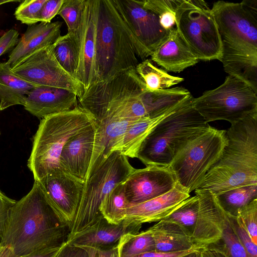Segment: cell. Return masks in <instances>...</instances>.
Instances as JSON below:
<instances>
[{
  "mask_svg": "<svg viewBox=\"0 0 257 257\" xmlns=\"http://www.w3.org/2000/svg\"><path fill=\"white\" fill-rule=\"evenodd\" d=\"M0 135H1V132H0Z\"/></svg>",
  "mask_w": 257,
  "mask_h": 257,
  "instance_id": "obj_50",
  "label": "cell"
},
{
  "mask_svg": "<svg viewBox=\"0 0 257 257\" xmlns=\"http://www.w3.org/2000/svg\"><path fill=\"white\" fill-rule=\"evenodd\" d=\"M199 248L202 247L194 248L188 250L171 252H161L154 250L142 253L134 257H182Z\"/></svg>",
  "mask_w": 257,
  "mask_h": 257,
  "instance_id": "obj_44",
  "label": "cell"
},
{
  "mask_svg": "<svg viewBox=\"0 0 257 257\" xmlns=\"http://www.w3.org/2000/svg\"><path fill=\"white\" fill-rule=\"evenodd\" d=\"M135 169L127 157L115 151L89 176L84 183L68 239L102 216L99 206L104 197L116 185L123 182Z\"/></svg>",
  "mask_w": 257,
  "mask_h": 257,
  "instance_id": "obj_10",
  "label": "cell"
},
{
  "mask_svg": "<svg viewBox=\"0 0 257 257\" xmlns=\"http://www.w3.org/2000/svg\"><path fill=\"white\" fill-rule=\"evenodd\" d=\"M55 257H89L87 251L82 247L67 242L61 247Z\"/></svg>",
  "mask_w": 257,
  "mask_h": 257,
  "instance_id": "obj_43",
  "label": "cell"
},
{
  "mask_svg": "<svg viewBox=\"0 0 257 257\" xmlns=\"http://www.w3.org/2000/svg\"><path fill=\"white\" fill-rule=\"evenodd\" d=\"M176 28L198 60H219L221 44L211 9L202 0H179Z\"/></svg>",
  "mask_w": 257,
  "mask_h": 257,
  "instance_id": "obj_11",
  "label": "cell"
},
{
  "mask_svg": "<svg viewBox=\"0 0 257 257\" xmlns=\"http://www.w3.org/2000/svg\"><path fill=\"white\" fill-rule=\"evenodd\" d=\"M226 144L217 162L197 189L217 195L229 190L257 185V112L231 124Z\"/></svg>",
  "mask_w": 257,
  "mask_h": 257,
  "instance_id": "obj_4",
  "label": "cell"
},
{
  "mask_svg": "<svg viewBox=\"0 0 257 257\" xmlns=\"http://www.w3.org/2000/svg\"><path fill=\"white\" fill-rule=\"evenodd\" d=\"M37 182L61 220L71 227L84 182L61 170L48 174Z\"/></svg>",
  "mask_w": 257,
  "mask_h": 257,
  "instance_id": "obj_15",
  "label": "cell"
},
{
  "mask_svg": "<svg viewBox=\"0 0 257 257\" xmlns=\"http://www.w3.org/2000/svg\"><path fill=\"white\" fill-rule=\"evenodd\" d=\"M193 99L162 120L143 142L137 158L146 166L169 167L185 145L209 127L193 107Z\"/></svg>",
  "mask_w": 257,
  "mask_h": 257,
  "instance_id": "obj_7",
  "label": "cell"
},
{
  "mask_svg": "<svg viewBox=\"0 0 257 257\" xmlns=\"http://www.w3.org/2000/svg\"><path fill=\"white\" fill-rule=\"evenodd\" d=\"M148 230L157 251L171 252L201 247L195 245L184 229L173 222L162 220Z\"/></svg>",
  "mask_w": 257,
  "mask_h": 257,
  "instance_id": "obj_27",
  "label": "cell"
},
{
  "mask_svg": "<svg viewBox=\"0 0 257 257\" xmlns=\"http://www.w3.org/2000/svg\"><path fill=\"white\" fill-rule=\"evenodd\" d=\"M226 131L211 126L190 140L169 165L177 182L189 193L199 187L220 158L226 144Z\"/></svg>",
  "mask_w": 257,
  "mask_h": 257,
  "instance_id": "obj_9",
  "label": "cell"
},
{
  "mask_svg": "<svg viewBox=\"0 0 257 257\" xmlns=\"http://www.w3.org/2000/svg\"><path fill=\"white\" fill-rule=\"evenodd\" d=\"M70 225L63 221L37 182L11 208L1 245L12 248L22 257L34 251L62 246Z\"/></svg>",
  "mask_w": 257,
  "mask_h": 257,
  "instance_id": "obj_2",
  "label": "cell"
},
{
  "mask_svg": "<svg viewBox=\"0 0 257 257\" xmlns=\"http://www.w3.org/2000/svg\"><path fill=\"white\" fill-rule=\"evenodd\" d=\"M12 70L22 78L39 86L70 91L78 99L85 91L83 85L60 65L53 44L38 50Z\"/></svg>",
  "mask_w": 257,
  "mask_h": 257,
  "instance_id": "obj_13",
  "label": "cell"
},
{
  "mask_svg": "<svg viewBox=\"0 0 257 257\" xmlns=\"http://www.w3.org/2000/svg\"><path fill=\"white\" fill-rule=\"evenodd\" d=\"M193 98L192 95L160 114L135 120L118 140L112 151H118L127 157L137 158L142 144L155 127L165 118Z\"/></svg>",
  "mask_w": 257,
  "mask_h": 257,
  "instance_id": "obj_25",
  "label": "cell"
},
{
  "mask_svg": "<svg viewBox=\"0 0 257 257\" xmlns=\"http://www.w3.org/2000/svg\"><path fill=\"white\" fill-rule=\"evenodd\" d=\"M85 0H64L58 14L65 21L68 33L74 32L79 27Z\"/></svg>",
  "mask_w": 257,
  "mask_h": 257,
  "instance_id": "obj_35",
  "label": "cell"
},
{
  "mask_svg": "<svg viewBox=\"0 0 257 257\" xmlns=\"http://www.w3.org/2000/svg\"><path fill=\"white\" fill-rule=\"evenodd\" d=\"M0 246H1V245H0Z\"/></svg>",
  "mask_w": 257,
  "mask_h": 257,
  "instance_id": "obj_51",
  "label": "cell"
},
{
  "mask_svg": "<svg viewBox=\"0 0 257 257\" xmlns=\"http://www.w3.org/2000/svg\"><path fill=\"white\" fill-rule=\"evenodd\" d=\"M19 33L15 29H11L5 32L0 37V57L11 52L19 42Z\"/></svg>",
  "mask_w": 257,
  "mask_h": 257,
  "instance_id": "obj_40",
  "label": "cell"
},
{
  "mask_svg": "<svg viewBox=\"0 0 257 257\" xmlns=\"http://www.w3.org/2000/svg\"><path fill=\"white\" fill-rule=\"evenodd\" d=\"M192 104L207 122L224 120L232 124L257 112V93L243 81L228 75L217 88L193 98Z\"/></svg>",
  "mask_w": 257,
  "mask_h": 257,
  "instance_id": "obj_12",
  "label": "cell"
},
{
  "mask_svg": "<svg viewBox=\"0 0 257 257\" xmlns=\"http://www.w3.org/2000/svg\"><path fill=\"white\" fill-rule=\"evenodd\" d=\"M0 257H20L17 255L11 247L8 246H0Z\"/></svg>",
  "mask_w": 257,
  "mask_h": 257,
  "instance_id": "obj_47",
  "label": "cell"
},
{
  "mask_svg": "<svg viewBox=\"0 0 257 257\" xmlns=\"http://www.w3.org/2000/svg\"><path fill=\"white\" fill-rule=\"evenodd\" d=\"M39 86L15 74L7 61L0 62V111L24 105L30 92Z\"/></svg>",
  "mask_w": 257,
  "mask_h": 257,
  "instance_id": "obj_26",
  "label": "cell"
},
{
  "mask_svg": "<svg viewBox=\"0 0 257 257\" xmlns=\"http://www.w3.org/2000/svg\"><path fill=\"white\" fill-rule=\"evenodd\" d=\"M238 217L257 245V199L250 202L238 213Z\"/></svg>",
  "mask_w": 257,
  "mask_h": 257,
  "instance_id": "obj_37",
  "label": "cell"
},
{
  "mask_svg": "<svg viewBox=\"0 0 257 257\" xmlns=\"http://www.w3.org/2000/svg\"><path fill=\"white\" fill-rule=\"evenodd\" d=\"M16 202V201L8 197L0 190V245L10 210Z\"/></svg>",
  "mask_w": 257,
  "mask_h": 257,
  "instance_id": "obj_41",
  "label": "cell"
},
{
  "mask_svg": "<svg viewBox=\"0 0 257 257\" xmlns=\"http://www.w3.org/2000/svg\"><path fill=\"white\" fill-rule=\"evenodd\" d=\"M122 183L130 204H136L168 192L177 182L169 167L149 166L135 169Z\"/></svg>",
  "mask_w": 257,
  "mask_h": 257,
  "instance_id": "obj_16",
  "label": "cell"
},
{
  "mask_svg": "<svg viewBox=\"0 0 257 257\" xmlns=\"http://www.w3.org/2000/svg\"><path fill=\"white\" fill-rule=\"evenodd\" d=\"M195 193L162 220L178 224L195 245L204 247L220 238L226 214L212 192L196 189Z\"/></svg>",
  "mask_w": 257,
  "mask_h": 257,
  "instance_id": "obj_8",
  "label": "cell"
},
{
  "mask_svg": "<svg viewBox=\"0 0 257 257\" xmlns=\"http://www.w3.org/2000/svg\"><path fill=\"white\" fill-rule=\"evenodd\" d=\"M61 246L39 250L22 257H55Z\"/></svg>",
  "mask_w": 257,
  "mask_h": 257,
  "instance_id": "obj_45",
  "label": "cell"
},
{
  "mask_svg": "<svg viewBox=\"0 0 257 257\" xmlns=\"http://www.w3.org/2000/svg\"><path fill=\"white\" fill-rule=\"evenodd\" d=\"M118 246L120 257H134L155 250L154 240L148 229L124 235L120 240Z\"/></svg>",
  "mask_w": 257,
  "mask_h": 257,
  "instance_id": "obj_31",
  "label": "cell"
},
{
  "mask_svg": "<svg viewBox=\"0 0 257 257\" xmlns=\"http://www.w3.org/2000/svg\"><path fill=\"white\" fill-rule=\"evenodd\" d=\"M46 0L23 1L14 13L16 19L23 24L29 25L40 22V13Z\"/></svg>",
  "mask_w": 257,
  "mask_h": 257,
  "instance_id": "obj_36",
  "label": "cell"
},
{
  "mask_svg": "<svg viewBox=\"0 0 257 257\" xmlns=\"http://www.w3.org/2000/svg\"><path fill=\"white\" fill-rule=\"evenodd\" d=\"M186 97V90L179 86L147 91L133 69L92 84L78 100L98 122L108 115L132 120L157 115Z\"/></svg>",
  "mask_w": 257,
  "mask_h": 257,
  "instance_id": "obj_1",
  "label": "cell"
},
{
  "mask_svg": "<svg viewBox=\"0 0 257 257\" xmlns=\"http://www.w3.org/2000/svg\"><path fill=\"white\" fill-rule=\"evenodd\" d=\"M77 98L67 90L40 86L30 92L23 106L30 113L42 119L73 108L77 105Z\"/></svg>",
  "mask_w": 257,
  "mask_h": 257,
  "instance_id": "obj_21",
  "label": "cell"
},
{
  "mask_svg": "<svg viewBox=\"0 0 257 257\" xmlns=\"http://www.w3.org/2000/svg\"><path fill=\"white\" fill-rule=\"evenodd\" d=\"M201 248H199L197 249H196L182 257H201Z\"/></svg>",
  "mask_w": 257,
  "mask_h": 257,
  "instance_id": "obj_48",
  "label": "cell"
},
{
  "mask_svg": "<svg viewBox=\"0 0 257 257\" xmlns=\"http://www.w3.org/2000/svg\"><path fill=\"white\" fill-rule=\"evenodd\" d=\"M97 128L94 121L71 138L60 157V169L85 183L91 161Z\"/></svg>",
  "mask_w": 257,
  "mask_h": 257,
  "instance_id": "obj_18",
  "label": "cell"
},
{
  "mask_svg": "<svg viewBox=\"0 0 257 257\" xmlns=\"http://www.w3.org/2000/svg\"><path fill=\"white\" fill-rule=\"evenodd\" d=\"M142 225L125 219L118 224H112L102 216L92 225L70 237L67 242L77 246L110 248L117 245L124 235L140 232Z\"/></svg>",
  "mask_w": 257,
  "mask_h": 257,
  "instance_id": "obj_19",
  "label": "cell"
},
{
  "mask_svg": "<svg viewBox=\"0 0 257 257\" xmlns=\"http://www.w3.org/2000/svg\"><path fill=\"white\" fill-rule=\"evenodd\" d=\"M215 197L227 215L237 217L242 208L257 199V185L235 188Z\"/></svg>",
  "mask_w": 257,
  "mask_h": 257,
  "instance_id": "obj_29",
  "label": "cell"
},
{
  "mask_svg": "<svg viewBox=\"0 0 257 257\" xmlns=\"http://www.w3.org/2000/svg\"><path fill=\"white\" fill-rule=\"evenodd\" d=\"M64 0H46L40 13V22L50 23L58 15Z\"/></svg>",
  "mask_w": 257,
  "mask_h": 257,
  "instance_id": "obj_39",
  "label": "cell"
},
{
  "mask_svg": "<svg viewBox=\"0 0 257 257\" xmlns=\"http://www.w3.org/2000/svg\"><path fill=\"white\" fill-rule=\"evenodd\" d=\"M113 2L131 32L152 55L170 31L162 28L158 16L146 9L141 0H113Z\"/></svg>",
  "mask_w": 257,
  "mask_h": 257,
  "instance_id": "obj_17",
  "label": "cell"
},
{
  "mask_svg": "<svg viewBox=\"0 0 257 257\" xmlns=\"http://www.w3.org/2000/svg\"><path fill=\"white\" fill-rule=\"evenodd\" d=\"M62 25L60 21L29 25L9 54L7 62L12 69L20 65L38 50L53 44L61 36Z\"/></svg>",
  "mask_w": 257,
  "mask_h": 257,
  "instance_id": "obj_22",
  "label": "cell"
},
{
  "mask_svg": "<svg viewBox=\"0 0 257 257\" xmlns=\"http://www.w3.org/2000/svg\"><path fill=\"white\" fill-rule=\"evenodd\" d=\"M189 197V191L177 183L173 189L161 196L141 203L129 204L124 219L141 224L158 222Z\"/></svg>",
  "mask_w": 257,
  "mask_h": 257,
  "instance_id": "obj_20",
  "label": "cell"
},
{
  "mask_svg": "<svg viewBox=\"0 0 257 257\" xmlns=\"http://www.w3.org/2000/svg\"><path fill=\"white\" fill-rule=\"evenodd\" d=\"M95 121L93 115L79 105L41 119L27 165L35 181L61 170L60 157L64 146L74 136Z\"/></svg>",
  "mask_w": 257,
  "mask_h": 257,
  "instance_id": "obj_6",
  "label": "cell"
},
{
  "mask_svg": "<svg viewBox=\"0 0 257 257\" xmlns=\"http://www.w3.org/2000/svg\"><path fill=\"white\" fill-rule=\"evenodd\" d=\"M79 247H82L87 251L89 257H120L118 244L112 247L105 248L88 246Z\"/></svg>",
  "mask_w": 257,
  "mask_h": 257,
  "instance_id": "obj_42",
  "label": "cell"
},
{
  "mask_svg": "<svg viewBox=\"0 0 257 257\" xmlns=\"http://www.w3.org/2000/svg\"><path fill=\"white\" fill-rule=\"evenodd\" d=\"M22 1H17V0H0V5L4 4L12 3V2H22Z\"/></svg>",
  "mask_w": 257,
  "mask_h": 257,
  "instance_id": "obj_49",
  "label": "cell"
},
{
  "mask_svg": "<svg viewBox=\"0 0 257 257\" xmlns=\"http://www.w3.org/2000/svg\"><path fill=\"white\" fill-rule=\"evenodd\" d=\"M122 18L113 0H98L96 40L97 82L135 69L151 56Z\"/></svg>",
  "mask_w": 257,
  "mask_h": 257,
  "instance_id": "obj_5",
  "label": "cell"
},
{
  "mask_svg": "<svg viewBox=\"0 0 257 257\" xmlns=\"http://www.w3.org/2000/svg\"><path fill=\"white\" fill-rule=\"evenodd\" d=\"M53 51L60 65L75 78L78 55L75 44L69 33L60 36L53 44Z\"/></svg>",
  "mask_w": 257,
  "mask_h": 257,
  "instance_id": "obj_32",
  "label": "cell"
},
{
  "mask_svg": "<svg viewBox=\"0 0 257 257\" xmlns=\"http://www.w3.org/2000/svg\"><path fill=\"white\" fill-rule=\"evenodd\" d=\"M200 251L201 257H228L221 251L208 246L202 247Z\"/></svg>",
  "mask_w": 257,
  "mask_h": 257,
  "instance_id": "obj_46",
  "label": "cell"
},
{
  "mask_svg": "<svg viewBox=\"0 0 257 257\" xmlns=\"http://www.w3.org/2000/svg\"><path fill=\"white\" fill-rule=\"evenodd\" d=\"M207 246L221 251L228 257H249L230 226L227 214L220 238Z\"/></svg>",
  "mask_w": 257,
  "mask_h": 257,
  "instance_id": "obj_34",
  "label": "cell"
},
{
  "mask_svg": "<svg viewBox=\"0 0 257 257\" xmlns=\"http://www.w3.org/2000/svg\"><path fill=\"white\" fill-rule=\"evenodd\" d=\"M151 60L166 71L179 73L197 64L199 60L180 37L176 29L157 47Z\"/></svg>",
  "mask_w": 257,
  "mask_h": 257,
  "instance_id": "obj_24",
  "label": "cell"
},
{
  "mask_svg": "<svg viewBox=\"0 0 257 257\" xmlns=\"http://www.w3.org/2000/svg\"><path fill=\"white\" fill-rule=\"evenodd\" d=\"M143 6L156 14L159 23L165 30L169 32L176 29V10L179 0H141Z\"/></svg>",
  "mask_w": 257,
  "mask_h": 257,
  "instance_id": "obj_33",
  "label": "cell"
},
{
  "mask_svg": "<svg viewBox=\"0 0 257 257\" xmlns=\"http://www.w3.org/2000/svg\"><path fill=\"white\" fill-rule=\"evenodd\" d=\"M129 204L121 182L104 197L99 206V211L108 222L118 224L124 220Z\"/></svg>",
  "mask_w": 257,
  "mask_h": 257,
  "instance_id": "obj_30",
  "label": "cell"
},
{
  "mask_svg": "<svg viewBox=\"0 0 257 257\" xmlns=\"http://www.w3.org/2000/svg\"><path fill=\"white\" fill-rule=\"evenodd\" d=\"M230 226L249 257H257V245L252 241L249 233L237 217L228 215Z\"/></svg>",
  "mask_w": 257,
  "mask_h": 257,
  "instance_id": "obj_38",
  "label": "cell"
},
{
  "mask_svg": "<svg viewBox=\"0 0 257 257\" xmlns=\"http://www.w3.org/2000/svg\"><path fill=\"white\" fill-rule=\"evenodd\" d=\"M135 70L145 84L147 91L164 90L184 81V78L172 76L156 67L151 59L140 62Z\"/></svg>",
  "mask_w": 257,
  "mask_h": 257,
  "instance_id": "obj_28",
  "label": "cell"
},
{
  "mask_svg": "<svg viewBox=\"0 0 257 257\" xmlns=\"http://www.w3.org/2000/svg\"><path fill=\"white\" fill-rule=\"evenodd\" d=\"M98 0H85L77 29L70 34L75 44L78 64L75 78L85 91L97 82L96 40Z\"/></svg>",
  "mask_w": 257,
  "mask_h": 257,
  "instance_id": "obj_14",
  "label": "cell"
},
{
  "mask_svg": "<svg viewBox=\"0 0 257 257\" xmlns=\"http://www.w3.org/2000/svg\"><path fill=\"white\" fill-rule=\"evenodd\" d=\"M136 120L108 115L96 122L93 152L86 179L106 161L118 140Z\"/></svg>",
  "mask_w": 257,
  "mask_h": 257,
  "instance_id": "obj_23",
  "label": "cell"
},
{
  "mask_svg": "<svg viewBox=\"0 0 257 257\" xmlns=\"http://www.w3.org/2000/svg\"><path fill=\"white\" fill-rule=\"evenodd\" d=\"M221 44L224 71L257 93V1L215 2L211 9Z\"/></svg>",
  "mask_w": 257,
  "mask_h": 257,
  "instance_id": "obj_3",
  "label": "cell"
}]
</instances>
